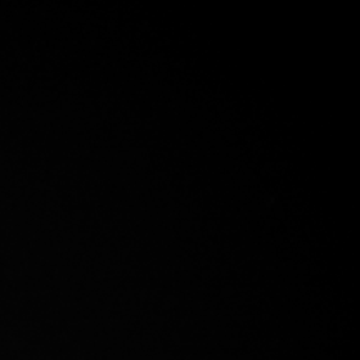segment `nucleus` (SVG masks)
Returning a JSON list of instances; mask_svg holds the SVG:
<instances>
[]
</instances>
